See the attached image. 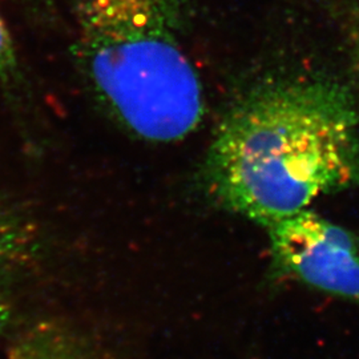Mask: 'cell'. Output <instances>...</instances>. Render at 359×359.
Returning <instances> with one entry per match:
<instances>
[{
  "label": "cell",
  "mask_w": 359,
  "mask_h": 359,
  "mask_svg": "<svg viewBox=\"0 0 359 359\" xmlns=\"http://www.w3.org/2000/svg\"><path fill=\"white\" fill-rule=\"evenodd\" d=\"M266 229L276 273L359 305V240L351 231L309 209Z\"/></svg>",
  "instance_id": "obj_3"
},
{
  "label": "cell",
  "mask_w": 359,
  "mask_h": 359,
  "mask_svg": "<svg viewBox=\"0 0 359 359\" xmlns=\"http://www.w3.org/2000/svg\"><path fill=\"white\" fill-rule=\"evenodd\" d=\"M31 77L16 50L13 35L0 11V96L18 108H26L35 100Z\"/></svg>",
  "instance_id": "obj_6"
},
{
  "label": "cell",
  "mask_w": 359,
  "mask_h": 359,
  "mask_svg": "<svg viewBox=\"0 0 359 359\" xmlns=\"http://www.w3.org/2000/svg\"><path fill=\"white\" fill-rule=\"evenodd\" d=\"M36 250L31 226L0 203V327L13 317L22 278L32 266Z\"/></svg>",
  "instance_id": "obj_4"
},
{
  "label": "cell",
  "mask_w": 359,
  "mask_h": 359,
  "mask_svg": "<svg viewBox=\"0 0 359 359\" xmlns=\"http://www.w3.org/2000/svg\"><path fill=\"white\" fill-rule=\"evenodd\" d=\"M353 59H354L355 72H357L359 81V16L355 27H354V32H353Z\"/></svg>",
  "instance_id": "obj_8"
},
{
  "label": "cell",
  "mask_w": 359,
  "mask_h": 359,
  "mask_svg": "<svg viewBox=\"0 0 359 359\" xmlns=\"http://www.w3.org/2000/svg\"><path fill=\"white\" fill-rule=\"evenodd\" d=\"M208 196L268 228L325 194L359 187V118L327 77L261 80L226 109L201 169Z\"/></svg>",
  "instance_id": "obj_1"
},
{
  "label": "cell",
  "mask_w": 359,
  "mask_h": 359,
  "mask_svg": "<svg viewBox=\"0 0 359 359\" xmlns=\"http://www.w3.org/2000/svg\"><path fill=\"white\" fill-rule=\"evenodd\" d=\"M8 359H92L75 334L55 323H40L11 347Z\"/></svg>",
  "instance_id": "obj_5"
},
{
  "label": "cell",
  "mask_w": 359,
  "mask_h": 359,
  "mask_svg": "<svg viewBox=\"0 0 359 359\" xmlns=\"http://www.w3.org/2000/svg\"><path fill=\"white\" fill-rule=\"evenodd\" d=\"M25 11L40 22L51 20L55 13L53 0H15Z\"/></svg>",
  "instance_id": "obj_7"
},
{
  "label": "cell",
  "mask_w": 359,
  "mask_h": 359,
  "mask_svg": "<svg viewBox=\"0 0 359 359\" xmlns=\"http://www.w3.org/2000/svg\"><path fill=\"white\" fill-rule=\"evenodd\" d=\"M71 55L104 114L148 142L181 140L204 116L203 86L181 41L179 0H67Z\"/></svg>",
  "instance_id": "obj_2"
}]
</instances>
